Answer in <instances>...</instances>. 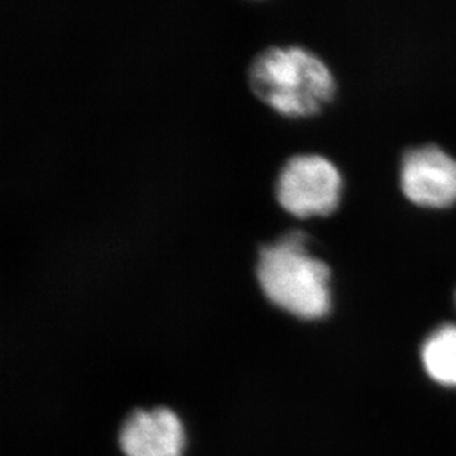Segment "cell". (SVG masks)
<instances>
[{
	"label": "cell",
	"instance_id": "obj_5",
	"mask_svg": "<svg viewBox=\"0 0 456 456\" xmlns=\"http://www.w3.org/2000/svg\"><path fill=\"white\" fill-rule=\"evenodd\" d=\"M120 446L126 456H182L185 431L170 409L136 411L123 424Z\"/></svg>",
	"mask_w": 456,
	"mask_h": 456
},
{
	"label": "cell",
	"instance_id": "obj_4",
	"mask_svg": "<svg viewBox=\"0 0 456 456\" xmlns=\"http://www.w3.org/2000/svg\"><path fill=\"white\" fill-rule=\"evenodd\" d=\"M403 194L422 207L444 208L456 203V159L437 145L411 148L401 167Z\"/></svg>",
	"mask_w": 456,
	"mask_h": 456
},
{
	"label": "cell",
	"instance_id": "obj_2",
	"mask_svg": "<svg viewBox=\"0 0 456 456\" xmlns=\"http://www.w3.org/2000/svg\"><path fill=\"white\" fill-rule=\"evenodd\" d=\"M251 94L285 117L318 114L336 94V78L316 53L303 46H267L247 69Z\"/></svg>",
	"mask_w": 456,
	"mask_h": 456
},
{
	"label": "cell",
	"instance_id": "obj_6",
	"mask_svg": "<svg viewBox=\"0 0 456 456\" xmlns=\"http://www.w3.org/2000/svg\"><path fill=\"white\" fill-rule=\"evenodd\" d=\"M424 370L436 383L456 387V325L444 323L427 337L421 349Z\"/></svg>",
	"mask_w": 456,
	"mask_h": 456
},
{
	"label": "cell",
	"instance_id": "obj_1",
	"mask_svg": "<svg viewBox=\"0 0 456 456\" xmlns=\"http://www.w3.org/2000/svg\"><path fill=\"white\" fill-rule=\"evenodd\" d=\"M307 240V233L294 229L260 244L254 275L272 305L310 321L331 310V267L310 253Z\"/></svg>",
	"mask_w": 456,
	"mask_h": 456
},
{
	"label": "cell",
	"instance_id": "obj_3",
	"mask_svg": "<svg viewBox=\"0 0 456 456\" xmlns=\"http://www.w3.org/2000/svg\"><path fill=\"white\" fill-rule=\"evenodd\" d=\"M341 194L340 170L321 154L291 155L276 175V203L300 219L331 215L340 204Z\"/></svg>",
	"mask_w": 456,
	"mask_h": 456
},
{
	"label": "cell",
	"instance_id": "obj_7",
	"mask_svg": "<svg viewBox=\"0 0 456 456\" xmlns=\"http://www.w3.org/2000/svg\"><path fill=\"white\" fill-rule=\"evenodd\" d=\"M455 300H456V294H455Z\"/></svg>",
	"mask_w": 456,
	"mask_h": 456
}]
</instances>
